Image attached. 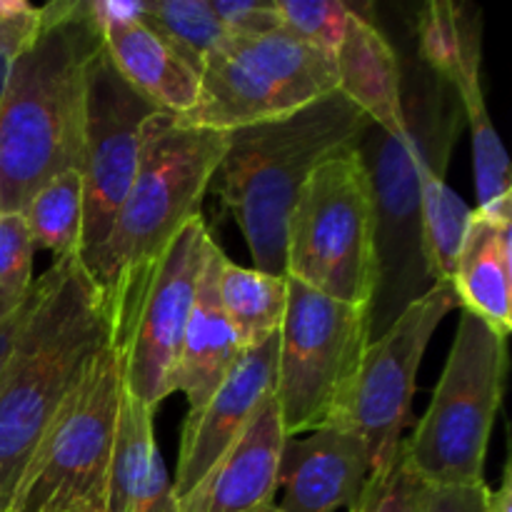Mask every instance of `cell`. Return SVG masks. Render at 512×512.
Wrapping results in <instances>:
<instances>
[{
    "label": "cell",
    "instance_id": "cell-1",
    "mask_svg": "<svg viewBox=\"0 0 512 512\" xmlns=\"http://www.w3.org/2000/svg\"><path fill=\"white\" fill-rule=\"evenodd\" d=\"M403 115L405 138L368 125L358 140L375 210L370 340L435 285L423 240V178L440 150H455L465 125L455 90L420 60L403 65Z\"/></svg>",
    "mask_w": 512,
    "mask_h": 512
},
{
    "label": "cell",
    "instance_id": "cell-2",
    "mask_svg": "<svg viewBox=\"0 0 512 512\" xmlns=\"http://www.w3.org/2000/svg\"><path fill=\"white\" fill-rule=\"evenodd\" d=\"M103 48L85 3H48L0 100V213L83 163L88 68Z\"/></svg>",
    "mask_w": 512,
    "mask_h": 512
},
{
    "label": "cell",
    "instance_id": "cell-3",
    "mask_svg": "<svg viewBox=\"0 0 512 512\" xmlns=\"http://www.w3.org/2000/svg\"><path fill=\"white\" fill-rule=\"evenodd\" d=\"M110 340L103 293L80 255L35 280V300L0 380V505L93 355Z\"/></svg>",
    "mask_w": 512,
    "mask_h": 512
},
{
    "label": "cell",
    "instance_id": "cell-4",
    "mask_svg": "<svg viewBox=\"0 0 512 512\" xmlns=\"http://www.w3.org/2000/svg\"><path fill=\"white\" fill-rule=\"evenodd\" d=\"M368 125L335 90L288 118L228 133L213 183L248 243L255 270L285 278L288 220L305 180L330 155L358 145Z\"/></svg>",
    "mask_w": 512,
    "mask_h": 512
},
{
    "label": "cell",
    "instance_id": "cell-5",
    "mask_svg": "<svg viewBox=\"0 0 512 512\" xmlns=\"http://www.w3.org/2000/svg\"><path fill=\"white\" fill-rule=\"evenodd\" d=\"M225 150L228 133L188 128L168 113L145 120L138 168L110 233L98 248L80 255L103 300L143 278L175 235L200 218Z\"/></svg>",
    "mask_w": 512,
    "mask_h": 512
},
{
    "label": "cell",
    "instance_id": "cell-6",
    "mask_svg": "<svg viewBox=\"0 0 512 512\" xmlns=\"http://www.w3.org/2000/svg\"><path fill=\"white\" fill-rule=\"evenodd\" d=\"M120 393L123 370L110 335L43 428L0 512H105Z\"/></svg>",
    "mask_w": 512,
    "mask_h": 512
},
{
    "label": "cell",
    "instance_id": "cell-7",
    "mask_svg": "<svg viewBox=\"0 0 512 512\" xmlns=\"http://www.w3.org/2000/svg\"><path fill=\"white\" fill-rule=\"evenodd\" d=\"M285 278L370 310L378 278L375 210L358 145L330 155L305 180L288 220Z\"/></svg>",
    "mask_w": 512,
    "mask_h": 512
},
{
    "label": "cell",
    "instance_id": "cell-8",
    "mask_svg": "<svg viewBox=\"0 0 512 512\" xmlns=\"http://www.w3.org/2000/svg\"><path fill=\"white\" fill-rule=\"evenodd\" d=\"M335 90V58L285 28L225 35L200 70L198 100L175 120L188 128L233 133L288 118Z\"/></svg>",
    "mask_w": 512,
    "mask_h": 512
},
{
    "label": "cell",
    "instance_id": "cell-9",
    "mask_svg": "<svg viewBox=\"0 0 512 512\" xmlns=\"http://www.w3.org/2000/svg\"><path fill=\"white\" fill-rule=\"evenodd\" d=\"M505 370L508 338L463 310L433 400L413 438H405L410 463L425 483H485V453L503 400Z\"/></svg>",
    "mask_w": 512,
    "mask_h": 512
},
{
    "label": "cell",
    "instance_id": "cell-10",
    "mask_svg": "<svg viewBox=\"0 0 512 512\" xmlns=\"http://www.w3.org/2000/svg\"><path fill=\"white\" fill-rule=\"evenodd\" d=\"M210 238L200 215L175 235L143 278L130 280L113 298L103 300L120 353L123 388L153 413L173 395L180 345Z\"/></svg>",
    "mask_w": 512,
    "mask_h": 512
},
{
    "label": "cell",
    "instance_id": "cell-11",
    "mask_svg": "<svg viewBox=\"0 0 512 512\" xmlns=\"http://www.w3.org/2000/svg\"><path fill=\"white\" fill-rule=\"evenodd\" d=\"M368 343V308L325 298L288 278L273 393L285 438L313 433L338 418Z\"/></svg>",
    "mask_w": 512,
    "mask_h": 512
},
{
    "label": "cell",
    "instance_id": "cell-12",
    "mask_svg": "<svg viewBox=\"0 0 512 512\" xmlns=\"http://www.w3.org/2000/svg\"><path fill=\"white\" fill-rule=\"evenodd\" d=\"M453 308V285L435 283L365 348L348 398L330 425H343L363 440L373 470L383 468L403 440L425 348Z\"/></svg>",
    "mask_w": 512,
    "mask_h": 512
},
{
    "label": "cell",
    "instance_id": "cell-13",
    "mask_svg": "<svg viewBox=\"0 0 512 512\" xmlns=\"http://www.w3.org/2000/svg\"><path fill=\"white\" fill-rule=\"evenodd\" d=\"M153 113L160 110H155L120 78L105 50L100 48L88 68V90H85L83 163H80L85 195L83 253L98 248L110 233L115 213L138 168L143 125Z\"/></svg>",
    "mask_w": 512,
    "mask_h": 512
},
{
    "label": "cell",
    "instance_id": "cell-14",
    "mask_svg": "<svg viewBox=\"0 0 512 512\" xmlns=\"http://www.w3.org/2000/svg\"><path fill=\"white\" fill-rule=\"evenodd\" d=\"M278 335L245 348L223 383L200 408L188 410L180 438L178 468L173 483L175 500H185L223 455L248 430L258 410L275 393Z\"/></svg>",
    "mask_w": 512,
    "mask_h": 512
},
{
    "label": "cell",
    "instance_id": "cell-15",
    "mask_svg": "<svg viewBox=\"0 0 512 512\" xmlns=\"http://www.w3.org/2000/svg\"><path fill=\"white\" fill-rule=\"evenodd\" d=\"M370 473L368 448L343 425L288 438L278 468V512L350 510Z\"/></svg>",
    "mask_w": 512,
    "mask_h": 512
},
{
    "label": "cell",
    "instance_id": "cell-16",
    "mask_svg": "<svg viewBox=\"0 0 512 512\" xmlns=\"http://www.w3.org/2000/svg\"><path fill=\"white\" fill-rule=\"evenodd\" d=\"M280 410L270 398L238 443L205 475L180 512H278V468L285 445Z\"/></svg>",
    "mask_w": 512,
    "mask_h": 512
},
{
    "label": "cell",
    "instance_id": "cell-17",
    "mask_svg": "<svg viewBox=\"0 0 512 512\" xmlns=\"http://www.w3.org/2000/svg\"><path fill=\"white\" fill-rule=\"evenodd\" d=\"M463 28L455 48L433 70L455 90L463 108L465 123L473 133V170L478 188L480 213L493 218H512V180L510 163L500 135L485 108L483 83H480V15L465 8Z\"/></svg>",
    "mask_w": 512,
    "mask_h": 512
},
{
    "label": "cell",
    "instance_id": "cell-18",
    "mask_svg": "<svg viewBox=\"0 0 512 512\" xmlns=\"http://www.w3.org/2000/svg\"><path fill=\"white\" fill-rule=\"evenodd\" d=\"M223 263L225 253L210 238L173 378V393H183L190 410L200 408L218 390L245 350L220 305L218 280Z\"/></svg>",
    "mask_w": 512,
    "mask_h": 512
},
{
    "label": "cell",
    "instance_id": "cell-19",
    "mask_svg": "<svg viewBox=\"0 0 512 512\" xmlns=\"http://www.w3.org/2000/svg\"><path fill=\"white\" fill-rule=\"evenodd\" d=\"M335 73L338 93L345 95L370 125L395 138L408 135L403 115V60L373 20L353 8L335 50Z\"/></svg>",
    "mask_w": 512,
    "mask_h": 512
},
{
    "label": "cell",
    "instance_id": "cell-20",
    "mask_svg": "<svg viewBox=\"0 0 512 512\" xmlns=\"http://www.w3.org/2000/svg\"><path fill=\"white\" fill-rule=\"evenodd\" d=\"M98 30L113 68L140 98L168 115H185L193 108L200 93V70L175 53L143 15Z\"/></svg>",
    "mask_w": 512,
    "mask_h": 512
},
{
    "label": "cell",
    "instance_id": "cell-21",
    "mask_svg": "<svg viewBox=\"0 0 512 512\" xmlns=\"http://www.w3.org/2000/svg\"><path fill=\"white\" fill-rule=\"evenodd\" d=\"M450 285L465 313L508 338L512 330V218L473 210Z\"/></svg>",
    "mask_w": 512,
    "mask_h": 512
},
{
    "label": "cell",
    "instance_id": "cell-22",
    "mask_svg": "<svg viewBox=\"0 0 512 512\" xmlns=\"http://www.w3.org/2000/svg\"><path fill=\"white\" fill-rule=\"evenodd\" d=\"M153 415L123 388L105 512H180L155 443Z\"/></svg>",
    "mask_w": 512,
    "mask_h": 512
},
{
    "label": "cell",
    "instance_id": "cell-23",
    "mask_svg": "<svg viewBox=\"0 0 512 512\" xmlns=\"http://www.w3.org/2000/svg\"><path fill=\"white\" fill-rule=\"evenodd\" d=\"M220 305L243 348L278 335L288 305V278L240 268L225 258L218 280Z\"/></svg>",
    "mask_w": 512,
    "mask_h": 512
},
{
    "label": "cell",
    "instance_id": "cell-24",
    "mask_svg": "<svg viewBox=\"0 0 512 512\" xmlns=\"http://www.w3.org/2000/svg\"><path fill=\"white\" fill-rule=\"evenodd\" d=\"M35 248L70 258L83 253L85 195L80 170H65L40 185L20 208Z\"/></svg>",
    "mask_w": 512,
    "mask_h": 512
},
{
    "label": "cell",
    "instance_id": "cell-25",
    "mask_svg": "<svg viewBox=\"0 0 512 512\" xmlns=\"http://www.w3.org/2000/svg\"><path fill=\"white\" fill-rule=\"evenodd\" d=\"M143 20L173 45L195 70L225 38L208 0H143Z\"/></svg>",
    "mask_w": 512,
    "mask_h": 512
},
{
    "label": "cell",
    "instance_id": "cell-26",
    "mask_svg": "<svg viewBox=\"0 0 512 512\" xmlns=\"http://www.w3.org/2000/svg\"><path fill=\"white\" fill-rule=\"evenodd\" d=\"M428 488L410 463L403 438L393 458L370 473L363 493L348 512H420Z\"/></svg>",
    "mask_w": 512,
    "mask_h": 512
},
{
    "label": "cell",
    "instance_id": "cell-27",
    "mask_svg": "<svg viewBox=\"0 0 512 512\" xmlns=\"http://www.w3.org/2000/svg\"><path fill=\"white\" fill-rule=\"evenodd\" d=\"M35 243L20 213H0V323L28 300L33 290Z\"/></svg>",
    "mask_w": 512,
    "mask_h": 512
},
{
    "label": "cell",
    "instance_id": "cell-28",
    "mask_svg": "<svg viewBox=\"0 0 512 512\" xmlns=\"http://www.w3.org/2000/svg\"><path fill=\"white\" fill-rule=\"evenodd\" d=\"M278 15L288 33L335 58L348 25L350 5L340 0H278Z\"/></svg>",
    "mask_w": 512,
    "mask_h": 512
},
{
    "label": "cell",
    "instance_id": "cell-29",
    "mask_svg": "<svg viewBox=\"0 0 512 512\" xmlns=\"http://www.w3.org/2000/svg\"><path fill=\"white\" fill-rule=\"evenodd\" d=\"M40 28V8L23 0H0V100L10 68Z\"/></svg>",
    "mask_w": 512,
    "mask_h": 512
},
{
    "label": "cell",
    "instance_id": "cell-30",
    "mask_svg": "<svg viewBox=\"0 0 512 512\" xmlns=\"http://www.w3.org/2000/svg\"><path fill=\"white\" fill-rule=\"evenodd\" d=\"M225 35H263L283 28L278 15V0H213Z\"/></svg>",
    "mask_w": 512,
    "mask_h": 512
},
{
    "label": "cell",
    "instance_id": "cell-31",
    "mask_svg": "<svg viewBox=\"0 0 512 512\" xmlns=\"http://www.w3.org/2000/svg\"><path fill=\"white\" fill-rule=\"evenodd\" d=\"M420 512H488V485H430Z\"/></svg>",
    "mask_w": 512,
    "mask_h": 512
},
{
    "label": "cell",
    "instance_id": "cell-32",
    "mask_svg": "<svg viewBox=\"0 0 512 512\" xmlns=\"http://www.w3.org/2000/svg\"><path fill=\"white\" fill-rule=\"evenodd\" d=\"M33 300H35V283H33V290H30L28 300H25V303L20 305V308L15 310V313L10 315L5 323H0V380H3L5 368H8V360H10V355H13L15 343H18L20 330H23L30 310H33Z\"/></svg>",
    "mask_w": 512,
    "mask_h": 512
},
{
    "label": "cell",
    "instance_id": "cell-33",
    "mask_svg": "<svg viewBox=\"0 0 512 512\" xmlns=\"http://www.w3.org/2000/svg\"><path fill=\"white\" fill-rule=\"evenodd\" d=\"M488 512H512V478L510 465L503 470V483L498 490L488 488Z\"/></svg>",
    "mask_w": 512,
    "mask_h": 512
}]
</instances>
